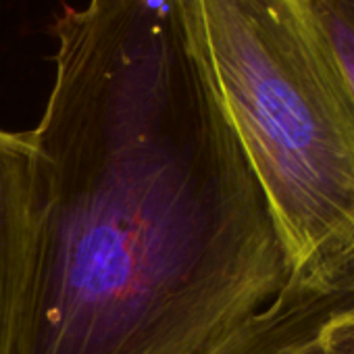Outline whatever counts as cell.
I'll list each match as a JSON object with an SVG mask.
<instances>
[{"label":"cell","instance_id":"8992f818","mask_svg":"<svg viewBox=\"0 0 354 354\" xmlns=\"http://www.w3.org/2000/svg\"><path fill=\"white\" fill-rule=\"evenodd\" d=\"M321 354H354V300L331 304L317 327Z\"/></svg>","mask_w":354,"mask_h":354},{"label":"cell","instance_id":"5b68a950","mask_svg":"<svg viewBox=\"0 0 354 354\" xmlns=\"http://www.w3.org/2000/svg\"><path fill=\"white\" fill-rule=\"evenodd\" d=\"M354 104V0H298Z\"/></svg>","mask_w":354,"mask_h":354},{"label":"cell","instance_id":"277c9868","mask_svg":"<svg viewBox=\"0 0 354 354\" xmlns=\"http://www.w3.org/2000/svg\"><path fill=\"white\" fill-rule=\"evenodd\" d=\"M331 304L335 302H313L283 290L211 354H321L317 327Z\"/></svg>","mask_w":354,"mask_h":354},{"label":"cell","instance_id":"7a4b0ae2","mask_svg":"<svg viewBox=\"0 0 354 354\" xmlns=\"http://www.w3.org/2000/svg\"><path fill=\"white\" fill-rule=\"evenodd\" d=\"M215 80L269 205L288 292L354 294V104L298 0H201Z\"/></svg>","mask_w":354,"mask_h":354},{"label":"cell","instance_id":"6da1fadb","mask_svg":"<svg viewBox=\"0 0 354 354\" xmlns=\"http://www.w3.org/2000/svg\"><path fill=\"white\" fill-rule=\"evenodd\" d=\"M55 36L17 354H211L288 267L201 0H90Z\"/></svg>","mask_w":354,"mask_h":354},{"label":"cell","instance_id":"3957f363","mask_svg":"<svg viewBox=\"0 0 354 354\" xmlns=\"http://www.w3.org/2000/svg\"><path fill=\"white\" fill-rule=\"evenodd\" d=\"M34 236L30 131L0 127V354H17Z\"/></svg>","mask_w":354,"mask_h":354}]
</instances>
